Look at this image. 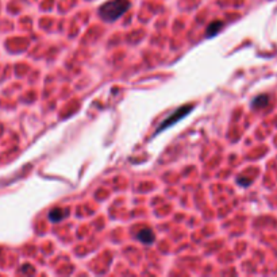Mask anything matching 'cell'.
<instances>
[{"label":"cell","mask_w":277,"mask_h":277,"mask_svg":"<svg viewBox=\"0 0 277 277\" xmlns=\"http://www.w3.org/2000/svg\"><path fill=\"white\" fill-rule=\"evenodd\" d=\"M192 108H193L192 105H185V107H180L179 109H176V111H175V113H173L171 117L167 118L164 122L161 123L160 127H158V130H157V133H160V131L165 130L167 127L173 126L175 123H177L179 121H180V119H183V118H184L185 115H187V114H188Z\"/></svg>","instance_id":"cell-2"},{"label":"cell","mask_w":277,"mask_h":277,"mask_svg":"<svg viewBox=\"0 0 277 277\" xmlns=\"http://www.w3.org/2000/svg\"><path fill=\"white\" fill-rule=\"evenodd\" d=\"M269 101V97L266 96V95H261V96L256 97L254 100H253V107L254 108H262V107H265V105L268 104Z\"/></svg>","instance_id":"cell-6"},{"label":"cell","mask_w":277,"mask_h":277,"mask_svg":"<svg viewBox=\"0 0 277 277\" xmlns=\"http://www.w3.org/2000/svg\"><path fill=\"white\" fill-rule=\"evenodd\" d=\"M222 27H223V22L214 21L212 23H210V25H208V27H207L206 37L207 38L214 37L215 34H218L219 31H220V29H222Z\"/></svg>","instance_id":"cell-4"},{"label":"cell","mask_w":277,"mask_h":277,"mask_svg":"<svg viewBox=\"0 0 277 277\" xmlns=\"http://www.w3.org/2000/svg\"><path fill=\"white\" fill-rule=\"evenodd\" d=\"M137 238H138L142 244L145 245H150L154 242L155 240V235L153 233V230L150 229H142V230H139L138 235H137Z\"/></svg>","instance_id":"cell-3"},{"label":"cell","mask_w":277,"mask_h":277,"mask_svg":"<svg viewBox=\"0 0 277 277\" xmlns=\"http://www.w3.org/2000/svg\"><path fill=\"white\" fill-rule=\"evenodd\" d=\"M65 211L63 210V208H53V210L49 212V219H50L53 223H59L61 222L65 216H67V214H64Z\"/></svg>","instance_id":"cell-5"},{"label":"cell","mask_w":277,"mask_h":277,"mask_svg":"<svg viewBox=\"0 0 277 277\" xmlns=\"http://www.w3.org/2000/svg\"><path fill=\"white\" fill-rule=\"evenodd\" d=\"M130 7L129 0H109L107 3L101 6L99 10V15H100L104 21L114 22L118 18H121L123 14L126 13Z\"/></svg>","instance_id":"cell-1"}]
</instances>
